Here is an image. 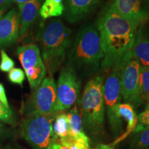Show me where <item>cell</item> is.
<instances>
[{"label": "cell", "instance_id": "6da1fadb", "mask_svg": "<svg viewBox=\"0 0 149 149\" xmlns=\"http://www.w3.org/2000/svg\"><path fill=\"white\" fill-rule=\"evenodd\" d=\"M139 26L117 13L111 6L107 9L97 28L104 53L101 64L104 70L121 68L133 57V46Z\"/></svg>", "mask_w": 149, "mask_h": 149}, {"label": "cell", "instance_id": "7a4b0ae2", "mask_svg": "<svg viewBox=\"0 0 149 149\" xmlns=\"http://www.w3.org/2000/svg\"><path fill=\"white\" fill-rule=\"evenodd\" d=\"M71 30L60 19H53L41 33L42 59L48 74L53 77L64 61L72 42Z\"/></svg>", "mask_w": 149, "mask_h": 149}, {"label": "cell", "instance_id": "3957f363", "mask_svg": "<svg viewBox=\"0 0 149 149\" xmlns=\"http://www.w3.org/2000/svg\"><path fill=\"white\" fill-rule=\"evenodd\" d=\"M104 82L100 76L91 79L86 84L79 100L84 129L94 138L101 137L104 133Z\"/></svg>", "mask_w": 149, "mask_h": 149}, {"label": "cell", "instance_id": "277c9868", "mask_svg": "<svg viewBox=\"0 0 149 149\" xmlns=\"http://www.w3.org/2000/svg\"><path fill=\"white\" fill-rule=\"evenodd\" d=\"M104 58L98 30L89 25L78 33L68 54V66L83 72L96 71Z\"/></svg>", "mask_w": 149, "mask_h": 149}, {"label": "cell", "instance_id": "5b68a950", "mask_svg": "<svg viewBox=\"0 0 149 149\" xmlns=\"http://www.w3.org/2000/svg\"><path fill=\"white\" fill-rule=\"evenodd\" d=\"M56 113L26 117L19 127V133L34 149H51L56 137L53 124Z\"/></svg>", "mask_w": 149, "mask_h": 149}, {"label": "cell", "instance_id": "8992f818", "mask_svg": "<svg viewBox=\"0 0 149 149\" xmlns=\"http://www.w3.org/2000/svg\"><path fill=\"white\" fill-rule=\"evenodd\" d=\"M57 84L53 77H45L34 89L22 107L25 117L57 113Z\"/></svg>", "mask_w": 149, "mask_h": 149}, {"label": "cell", "instance_id": "52a82bcc", "mask_svg": "<svg viewBox=\"0 0 149 149\" xmlns=\"http://www.w3.org/2000/svg\"><path fill=\"white\" fill-rule=\"evenodd\" d=\"M120 77L121 68H114L110 70L104 82L106 113L111 131L115 136L120 135L123 130V122L117 114V109L122 100Z\"/></svg>", "mask_w": 149, "mask_h": 149}, {"label": "cell", "instance_id": "ba28073f", "mask_svg": "<svg viewBox=\"0 0 149 149\" xmlns=\"http://www.w3.org/2000/svg\"><path fill=\"white\" fill-rule=\"evenodd\" d=\"M81 82L77 72L67 66L61 70L57 84V112L69 110L79 102Z\"/></svg>", "mask_w": 149, "mask_h": 149}, {"label": "cell", "instance_id": "9c48e42d", "mask_svg": "<svg viewBox=\"0 0 149 149\" xmlns=\"http://www.w3.org/2000/svg\"><path fill=\"white\" fill-rule=\"evenodd\" d=\"M17 54L31 88L34 90L45 78L47 71L40 48L35 44L21 46L17 49Z\"/></svg>", "mask_w": 149, "mask_h": 149}, {"label": "cell", "instance_id": "30bf717a", "mask_svg": "<svg viewBox=\"0 0 149 149\" xmlns=\"http://www.w3.org/2000/svg\"><path fill=\"white\" fill-rule=\"evenodd\" d=\"M140 64L135 57L124 64L121 68V90L124 103L129 104L134 108L140 107L141 101L139 91V75Z\"/></svg>", "mask_w": 149, "mask_h": 149}, {"label": "cell", "instance_id": "8fae6325", "mask_svg": "<svg viewBox=\"0 0 149 149\" xmlns=\"http://www.w3.org/2000/svg\"><path fill=\"white\" fill-rule=\"evenodd\" d=\"M111 6L121 16L139 26L149 18V12L143 0H114Z\"/></svg>", "mask_w": 149, "mask_h": 149}, {"label": "cell", "instance_id": "7c38bea8", "mask_svg": "<svg viewBox=\"0 0 149 149\" xmlns=\"http://www.w3.org/2000/svg\"><path fill=\"white\" fill-rule=\"evenodd\" d=\"M20 14L12 8L0 19V48L13 44L19 39Z\"/></svg>", "mask_w": 149, "mask_h": 149}, {"label": "cell", "instance_id": "4fadbf2b", "mask_svg": "<svg viewBox=\"0 0 149 149\" xmlns=\"http://www.w3.org/2000/svg\"><path fill=\"white\" fill-rule=\"evenodd\" d=\"M132 55L140 66L149 68V28L145 23L137 29Z\"/></svg>", "mask_w": 149, "mask_h": 149}, {"label": "cell", "instance_id": "5bb4252c", "mask_svg": "<svg viewBox=\"0 0 149 149\" xmlns=\"http://www.w3.org/2000/svg\"><path fill=\"white\" fill-rule=\"evenodd\" d=\"M101 0H66V17L71 23L81 21L100 3Z\"/></svg>", "mask_w": 149, "mask_h": 149}, {"label": "cell", "instance_id": "9a60e30c", "mask_svg": "<svg viewBox=\"0 0 149 149\" xmlns=\"http://www.w3.org/2000/svg\"><path fill=\"white\" fill-rule=\"evenodd\" d=\"M70 126V134L72 140L84 144L90 149V140L84 129L82 118L79 107L76 104L66 113Z\"/></svg>", "mask_w": 149, "mask_h": 149}, {"label": "cell", "instance_id": "2e32d148", "mask_svg": "<svg viewBox=\"0 0 149 149\" xmlns=\"http://www.w3.org/2000/svg\"><path fill=\"white\" fill-rule=\"evenodd\" d=\"M41 3L37 0H31L24 4L19 5L20 14L19 37L22 40L27 34L33 22L39 15Z\"/></svg>", "mask_w": 149, "mask_h": 149}, {"label": "cell", "instance_id": "e0dca14e", "mask_svg": "<svg viewBox=\"0 0 149 149\" xmlns=\"http://www.w3.org/2000/svg\"><path fill=\"white\" fill-rule=\"evenodd\" d=\"M117 114L122 122L124 121L126 123V128L124 133L112 144L113 146L127 137L130 133H133L137 124V115L136 114L135 108L130 104L121 103L117 109Z\"/></svg>", "mask_w": 149, "mask_h": 149}, {"label": "cell", "instance_id": "ac0fdd59", "mask_svg": "<svg viewBox=\"0 0 149 149\" xmlns=\"http://www.w3.org/2000/svg\"><path fill=\"white\" fill-rule=\"evenodd\" d=\"M53 133L61 143H67L72 140L70 134L68 115L64 112L56 113L53 124Z\"/></svg>", "mask_w": 149, "mask_h": 149}, {"label": "cell", "instance_id": "d6986e66", "mask_svg": "<svg viewBox=\"0 0 149 149\" xmlns=\"http://www.w3.org/2000/svg\"><path fill=\"white\" fill-rule=\"evenodd\" d=\"M65 10L63 0H44L39 14L44 19L62 15Z\"/></svg>", "mask_w": 149, "mask_h": 149}, {"label": "cell", "instance_id": "ffe728a7", "mask_svg": "<svg viewBox=\"0 0 149 149\" xmlns=\"http://www.w3.org/2000/svg\"><path fill=\"white\" fill-rule=\"evenodd\" d=\"M139 91L143 104L149 102V68L140 66L139 75Z\"/></svg>", "mask_w": 149, "mask_h": 149}, {"label": "cell", "instance_id": "44dd1931", "mask_svg": "<svg viewBox=\"0 0 149 149\" xmlns=\"http://www.w3.org/2000/svg\"><path fill=\"white\" fill-rule=\"evenodd\" d=\"M130 149H149V128L133 132Z\"/></svg>", "mask_w": 149, "mask_h": 149}, {"label": "cell", "instance_id": "7402d4cb", "mask_svg": "<svg viewBox=\"0 0 149 149\" xmlns=\"http://www.w3.org/2000/svg\"><path fill=\"white\" fill-rule=\"evenodd\" d=\"M25 72L21 68H13L10 71H9L8 78L11 83L22 86L25 80Z\"/></svg>", "mask_w": 149, "mask_h": 149}, {"label": "cell", "instance_id": "603a6c76", "mask_svg": "<svg viewBox=\"0 0 149 149\" xmlns=\"http://www.w3.org/2000/svg\"><path fill=\"white\" fill-rule=\"evenodd\" d=\"M15 66V62L7 55L4 50H1V62H0V70L7 72L10 71Z\"/></svg>", "mask_w": 149, "mask_h": 149}, {"label": "cell", "instance_id": "cb8c5ba5", "mask_svg": "<svg viewBox=\"0 0 149 149\" xmlns=\"http://www.w3.org/2000/svg\"><path fill=\"white\" fill-rule=\"evenodd\" d=\"M149 128V108H145L143 112L137 115V124L134 132Z\"/></svg>", "mask_w": 149, "mask_h": 149}, {"label": "cell", "instance_id": "d4e9b609", "mask_svg": "<svg viewBox=\"0 0 149 149\" xmlns=\"http://www.w3.org/2000/svg\"><path fill=\"white\" fill-rule=\"evenodd\" d=\"M13 120L12 111H0V122L11 124L13 122Z\"/></svg>", "mask_w": 149, "mask_h": 149}, {"label": "cell", "instance_id": "484cf974", "mask_svg": "<svg viewBox=\"0 0 149 149\" xmlns=\"http://www.w3.org/2000/svg\"><path fill=\"white\" fill-rule=\"evenodd\" d=\"M0 101L1 102V103L4 105V107L6 108L7 109H10V107H9L8 100H7L6 95L4 87H3L2 84L1 83H0Z\"/></svg>", "mask_w": 149, "mask_h": 149}, {"label": "cell", "instance_id": "4316f807", "mask_svg": "<svg viewBox=\"0 0 149 149\" xmlns=\"http://www.w3.org/2000/svg\"><path fill=\"white\" fill-rule=\"evenodd\" d=\"M64 144L67 145V146H69L70 149H89L87 148L84 144H81V143H79V142H77V141L74 140H71L68 141V142L65 143Z\"/></svg>", "mask_w": 149, "mask_h": 149}, {"label": "cell", "instance_id": "83f0119b", "mask_svg": "<svg viewBox=\"0 0 149 149\" xmlns=\"http://www.w3.org/2000/svg\"><path fill=\"white\" fill-rule=\"evenodd\" d=\"M51 149H70V147L67 145H65L61 143L58 139H56L53 143L51 147Z\"/></svg>", "mask_w": 149, "mask_h": 149}, {"label": "cell", "instance_id": "f1b7e54d", "mask_svg": "<svg viewBox=\"0 0 149 149\" xmlns=\"http://www.w3.org/2000/svg\"><path fill=\"white\" fill-rule=\"evenodd\" d=\"M13 2V0H0V10L6 11L10 6Z\"/></svg>", "mask_w": 149, "mask_h": 149}, {"label": "cell", "instance_id": "f546056e", "mask_svg": "<svg viewBox=\"0 0 149 149\" xmlns=\"http://www.w3.org/2000/svg\"><path fill=\"white\" fill-rule=\"evenodd\" d=\"M93 149H115L114 146L113 144H98L95 148Z\"/></svg>", "mask_w": 149, "mask_h": 149}, {"label": "cell", "instance_id": "4dcf8cb0", "mask_svg": "<svg viewBox=\"0 0 149 149\" xmlns=\"http://www.w3.org/2000/svg\"><path fill=\"white\" fill-rule=\"evenodd\" d=\"M6 133V128L3 124L0 122V137H1Z\"/></svg>", "mask_w": 149, "mask_h": 149}, {"label": "cell", "instance_id": "1f68e13d", "mask_svg": "<svg viewBox=\"0 0 149 149\" xmlns=\"http://www.w3.org/2000/svg\"><path fill=\"white\" fill-rule=\"evenodd\" d=\"M30 1H31V0H13V1H14V2L17 3L18 6L24 4V3L29 2Z\"/></svg>", "mask_w": 149, "mask_h": 149}, {"label": "cell", "instance_id": "d6a6232c", "mask_svg": "<svg viewBox=\"0 0 149 149\" xmlns=\"http://www.w3.org/2000/svg\"><path fill=\"white\" fill-rule=\"evenodd\" d=\"M0 111H11V109H7L6 108L4 107V105L1 103V102L0 101Z\"/></svg>", "mask_w": 149, "mask_h": 149}, {"label": "cell", "instance_id": "836d02e7", "mask_svg": "<svg viewBox=\"0 0 149 149\" xmlns=\"http://www.w3.org/2000/svg\"><path fill=\"white\" fill-rule=\"evenodd\" d=\"M143 1H144V3L145 6H146L147 10L149 12V0H143Z\"/></svg>", "mask_w": 149, "mask_h": 149}, {"label": "cell", "instance_id": "e575fe53", "mask_svg": "<svg viewBox=\"0 0 149 149\" xmlns=\"http://www.w3.org/2000/svg\"><path fill=\"white\" fill-rule=\"evenodd\" d=\"M5 13V10H0V19H1V18H2L3 17V15Z\"/></svg>", "mask_w": 149, "mask_h": 149}, {"label": "cell", "instance_id": "d590c367", "mask_svg": "<svg viewBox=\"0 0 149 149\" xmlns=\"http://www.w3.org/2000/svg\"><path fill=\"white\" fill-rule=\"evenodd\" d=\"M37 1H39V2H40V3H42V2H43V1H44V0H37Z\"/></svg>", "mask_w": 149, "mask_h": 149}, {"label": "cell", "instance_id": "8d00e7d4", "mask_svg": "<svg viewBox=\"0 0 149 149\" xmlns=\"http://www.w3.org/2000/svg\"><path fill=\"white\" fill-rule=\"evenodd\" d=\"M146 108H149V102H148V103H147V104H146Z\"/></svg>", "mask_w": 149, "mask_h": 149}]
</instances>
